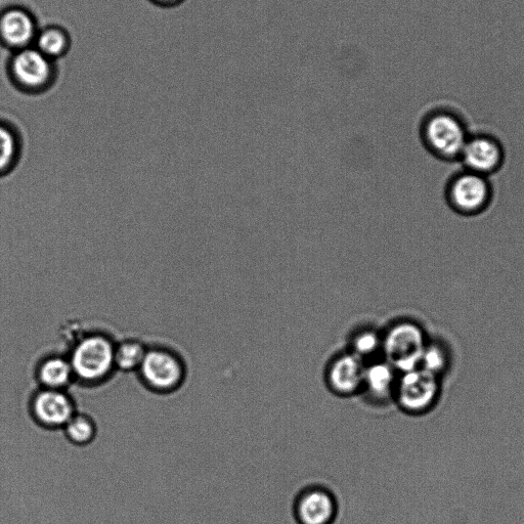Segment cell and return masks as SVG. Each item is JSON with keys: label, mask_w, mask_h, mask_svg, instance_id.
Wrapping results in <instances>:
<instances>
[{"label": "cell", "mask_w": 524, "mask_h": 524, "mask_svg": "<svg viewBox=\"0 0 524 524\" xmlns=\"http://www.w3.org/2000/svg\"><path fill=\"white\" fill-rule=\"evenodd\" d=\"M442 393V379L416 368L399 373L395 400L407 414L420 416L438 405Z\"/></svg>", "instance_id": "277c9868"}, {"label": "cell", "mask_w": 524, "mask_h": 524, "mask_svg": "<svg viewBox=\"0 0 524 524\" xmlns=\"http://www.w3.org/2000/svg\"><path fill=\"white\" fill-rule=\"evenodd\" d=\"M33 47L56 62L70 51V34L62 27L49 26L38 31Z\"/></svg>", "instance_id": "5bb4252c"}, {"label": "cell", "mask_w": 524, "mask_h": 524, "mask_svg": "<svg viewBox=\"0 0 524 524\" xmlns=\"http://www.w3.org/2000/svg\"><path fill=\"white\" fill-rule=\"evenodd\" d=\"M470 135L465 119L449 108L429 112L420 126L423 146L434 158L444 162L459 161Z\"/></svg>", "instance_id": "6da1fadb"}, {"label": "cell", "mask_w": 524, "mask_h": 524, "mask_svg": "<svg viewBox=\"0 0 524 524\" xmlns=\"http://www.w3.org/2000/svg\"><path fill=\"white\" fill-rule=\"evenodd\" d=\"M73 374L69 361L53 357L39 367L38 380L47 389L61 390L69 384Z\"/></svg>", "instance_id": "ac0fdd59"}, {"label": "cell", "mask_w": 524, "mask_h": 524, "mask_svg": "<svg viewBox=\"0 0 524 524\" xmlns=\"http://www.w3.org/2000/svg\"><path fill=\"white\" fill-rule=\"evenodd\" d=\"M294 514L298 524H333L338 514L335 496L321 487L304 490L297 498Z\"/></svg>", "instance_id": "30bf717a"}, {"label": "cell", "mask_w": 524, "mask_h": 524, "mask_svg": "<svg viewBox=\"0 0 524 524\" xmlns=\"http://www.w3.org/2000/svg\"><path fill=\"white\" fill-rule=\"evenodd\" d=\"M452 364L450 349L441 340H431L427 343L421 358L419 368L442 379Z\"/></svg>", "instance_id": "e0dca14e"}, {"label": "cell", "mask_w": 524, "mask_h": 524, "mask_svg": "<svg viewBox=\"0 0 524 524\" xmlns=\"http://www.w3.org/2000/svg\"><path fill=\"white\" fill-rule=\"evenodd\" d=\"M494 189L490 178L463 169L448 181L445 199L457 214L472 217L483 214L492 204Z\"/></svg>", "instance_id": "3957f363"}, {"label": "cell", "mask_w": 524, "mask_h": 524, "mask_svg": "<svg viewBox=\"0 0 524 524\" xmlns=\"http://www.w3.org/2000/svg\"><path fill=\"white\" fill-rule=\"evenodd\" d=\"M55 63L32 46L15 52L10 73L22 92L37 95L49 91L54 85L57 77Z\"/></svg>", "instance_id": "5b68a950"}, {"label": "cell", "mask_w": 524, "mask_h": 524, "mask_svg": "<svg viewBox=\"0 0 524 524\" xmlns=\"http://www.w3.org/2000/svg\"><path fill=\"white\" fill-rule=\"evenodd\" d=\"M505 150L498 138L479 133L470 135L460 156L463 169L490 178L505 163Z\"/></svg>", "instance_id": "52a82bcc"}, {"label": "cell", "mask_w": 524, "mask_h": 524, "mask_svg": "<svg viewBox=\"0 0 524 524\" xmlns=\"http://www.w3.org/2000/svg\"><path fill=\"white\" fill-rule=\"evenodd\" d=\"M146 354L145 346L140 341H124L115 348V365L126 372L140 369Z\"/></svg>", "instance_id": "d6986e66"}, {"label": "cell", "mask_w": 524, "mask_h": 524, "mask_svg": "<svg viewBox=\"0 0 524 524\" xmlns=\"http://www.w3.org/2000/svg\"><path fill=\"white\" fill-rule=\"evenodd\" d=\"M21 139L11 125L0 123V177L6 176L18 164L21 157Z\"/></svg>", "instance_id": "2e32d148"}, {"label": "cell", "mask_w": 524, "mask_h": 524, "mask_svg": "<svg viewBox=\"0 0 524 524\" xmlns=\"http://www.w3.org/2000/svg\"><path fill=\"white\" fill-rule=\"evenodd\" d=\"M33 413L36 419L49 427L65 426L74 414V405L61 390L43 389L33 400Z\"/></svg>", "instance_id": "4fadbf2b"}, {"label": "cell", "mask_w": 524, "mask_h": 524, "mask_svg": "<svg viewBox=\"0 0 524 524\" xmlns=\"http://www.w3.org/2000/svg\"><path fill=\"white\" fill-rule=\"evenodd\" d=\"M429 339L418 322L411 319L398 320L382 333V357L399 373L419 368Z\"/></svg>", "instance_id": "7a4b0ae2"}, {"label": "cell", "mask_w": 524, "mask_h": 524, "mask_svg": "<svg viewBox=\"0 0 524 524\" xmlns=\"http://www.w3.org/2000/svg\"><path fill=\"white\" fill-rule=\"evenodd\" d=\"M366 364L351 352L333 358L326 370V383L334 395L352 398L361 395Z\"/></svg>", "instance_id": "ba28073f"}, {"label": "cell", "mask_w": 524, "mask_h": 524, "mask_svg": "<svg viewBox=\"0 0 524 524\" xmlns=\"http://www.w3.org/2000/svg\"><path fill=\"white\" fill-rule=\"evenodd\" d=\"M151 3L162 8H173L181 5L185 0H150Z\"/></svg>", "instance_id": "44dd1931"}, {"label": "cell", "mask_w": 524, "mask_h": 524, "mask_svg": "<svg viewBox=\"0 0 524 524\" xmlns=\"http://www.w3.org/2000/svg\"><path fill=\"white\" fill-rule=\"evenodd\" d=\"M365 364L383 359L382 357V333L373 328L357 330L349 339V349Z\"/></svg>", "instance_id": "9a60e30c"}, {"label": "cell", "mask_w": 524, "mask_h": 524, "mask_svg": "<svg viewBox=\"0 0 524 524\" xmlns=\"http://www.w3.org/2000/svg\"><path fill=\"white\" fill-rule=\"evenodd\" d=\"M140 371L150 387L161 391H168L181 385L185 376L180 359L164 349L147 352Z\"/></svg>", "instance_id": "9c48e42d"}, {"label": "cell", "mask_w": 524, "mask_h": 524, "mask_svg": "<svg viewBox=\"0 0 524 524\" xmlns=\"http://www.w3.org/2000/svg\"><path fill=\"white\" fill-rule=\"evenodd\" d=\"M64 427L67 438L75 445L90 444L95 438V422L89 416L74 415Z\"/></svg>", "instance_id": "ffe728a7"}, {"label": "cell", "mask_w": 524, "mask_h": 524, "mask_svg": "<svg viewBox=\"0 0 524 524\" xmlns=\"http://www.w3.org/2000/svg\"><path fill=\"white\" fill-rule=\"evenodd\" d=\"M39 29L34 15L23 8H12L0 16V38L15 52L34 45Z\"/></svg>", "instance_id": "7c38bea8"}, {"label": "cell", "mask_w": 524, "mask_h": 524, "mask_svg": "<svg viewBox=\"0 0 524 524\" xmlns=\"http://www.w3.org/2000/svg\"><path fill=\"white\" fill-rule=\"evenodd\" d=\"M69 362L80 380H102L115 366V347L105 336L90 335L76 344Z\"/></svg>", "instance_id": "8992f818"}, {"label": "cell", "mask_w": 524, "mask_h": 524, "mask_svg": "<svg viewBox=\"0 0 524 524\" xmlns=\"http://www.w3.org/2000/svg\"><path fill=\"white\" fill-rule=\"evenodd\" d=\"M399 372L384 359L366 364L361 395L373 405L385 406L395 400Z\"/></svg>", "instance_id": "8fae6325"}]
</instances>
